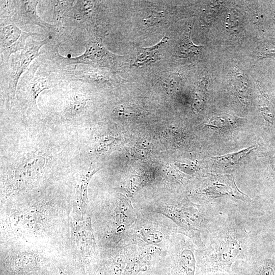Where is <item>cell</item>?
Here are the masks:
<instances>
[{"label": "cell", "mask_w": 275, "mask_h": 275, "mask_svg": "<svg viewBox=\"0 0 275 275\" xmlns=\"http://www.w3.org/2000/svg\"><path fill=\"white\" fill-rule=\"evenodd\" d=\"M135 208L139 211L156 212L164 215L176 225L178 233L189 237L199 250L204 248L201 233L205 216L200 205L183 199L159 200Z\"/></svg>", "instance_id": "obj_1"}, {"label": "cell", "mask_w": 275, "mask_h": 275, "mask_svg": "<svg viewBox=\"0 0 275 275\" xmlns=\"http://www.w3.org/2000/svg\"><path fill=\"white\" fill-rule=\"evenodd\" d=\"M128 231L123 245L153 246L166 250L178 232L176 225L164 215L156 212L139 211Z\"/></svg>", "instance_id": "obj_2"}, {"label": "cell", "mask_w": 275, "mask_h": 275, "mask_svg": "<svg viewBox=\"0 0 275 275\" xmlns=\"http://www.w3.org/2000/svg\"><path fill=\"white\" fill-rule=\"evenodd\" d=\"M242 242L236 230H222L211 239L207 248L200 250L201 263L208 271L228 272L240 256Z\"/></svg>", "instance_id": "obj_3"}, {"label": "cell", "mask_w": 275, "mask_h": 275, "mask_svg": "<svg viewBox=\"0 0 275 275\" xmlns=\"http://www.w3.org/2000/svg\"><path fill=\"white\" fill-rule=\"evenodd\" d=\"M89 39L83 54L76 57L62 56L56 45H50L43 50V57L58 68L75 64H84L101 67L114 68L117 65L118 57L109 51L103 45L98 35L89 34Z\"/></svg>", "instance_id": "obj_4"}, {"label": "cell", "mask_w": 275, "mask_h": 275, "mask_svg": "<svg viewBox=\"0 0 275 275\" xmlns=\"http://www.w3.org/2000/svg\"><path fill=\"white\" fill-rule=\"evenodd\" d=\"M196 245L186 235L177 233L161 257L168 275H195Z\"/></svg>", "instance_id": "obj_5"}, {"label": "cell", "mask_w": 275, "mask_h": 275, "mask_svg": "<svg viewBox=\"0 0 275 275\" xmlns=\"http://www.w3.org/2000/svg\"><path fill=\"white\" fill-rule=\"evenodd\" d=\"M51 39L50 37L40 41L30 39L26 41L24 49L20 52L15 53L11 56L8 69L1 72H5L4 76L7 80V95L9 104L12 105L14 102L16 91L21 76L28 70L35 59L43 54V51H40V49L49 43Z\"/></svg>", "instance_id": "obj_6"}, {"label": "cell", "mask_w": 275, "mask_h": 275, "mask_svg": "<svg viewBox=\"0 0 275 275\" xmlns=\"http://www.w3.org/2000/svg\"><path fill=\"white\" fill-rule=\"evenodd\" d=\"M40 1H1V19H8L15 24L38 25L48 33L59 32L55 24L43 20L37 14V7Z\"/></svg>", "instance_id": "obj_7"}, {"label": "cell", "mask_w": 275, "mask_h": 275, "mask_svg": "<svg viewBox=\"0 0 275 275\" xmlns=\"http://www.w3.org/2000/svg\"><path fill=\"white\" fill-rule=\"evenodd\" d=\"M42 55L35 59L28 70L21 76L17 88L24 91L29 106L37 109L36 99L43 90L54 87L60 82L56 73H37L38 68L44 62Z\"/></svg>", "instance_id": "obj_8"}, {"label": "cell", "mask_w": 275, "mask_h": 275, "mask_svg": "<svg viewBox=\"0 0 275 275\" xmlns=\"http://www.w3.org/2000/svg\"><path fill=\"white\" fill-rule=\"evenodd\" d=\"M0 23L1 71H4L9 67L11 56L24 49L28 38L42 34L23 31L8 19H1Z\"/></svg>", "instance_id": "obj_9"}, {"label": "cell", "mask_w": 275, "mask_h": 275, "mask_svg": "<svg viewBox=\"0 0 275 275\" xmlns=\"http://www.w3.org/2000/svg\"><path fill=\"white\" fill-rule=\"evenodd\" d=\"M195 195L216 198L224 196H231L237 199L245 200L248 196L240 191L236 187L231 176L217 177L211 180L206 187L195 191Z\"/></svg>", "instance_id": "obj_10"}, {"label": "cell", "mask_w": 275, "mask_h": 275, "mask_svg": "<svg viewBox=\"0 0 275 275\" xmlns=\"http://www.w3.org/2000/svg\"><path fill=\"white\" fill-rule=\"evenodd\" d=\"M82 221L75 226L76 239L80 252L87 258L96 253V243L92 226L91 215H82Z\"/></svg>", "instance_id": "obj_11"}, {"label": "cell", "mask_w": 275, "mask_h": 275, "mask_svg": "<svg viewBox=\"0 0 275 275\" xmlns=\"http://www.w3.org/2000/svg\"><path fill=\"white\" fill-rule=\"evenodd\" d=\"M80 88L73 90V93L66 98L63 107L64 116L68 118L80 115L85 109L88 98L80 90Z\"/></svg>", "instance_id": "obj_12"}, {"label": "cell", "mask_w": 275, "mask_h": 275, "mask_svg": "<svg viewBox=\"0 0 275 275\" xmlns=\"http://www.w3.org/2000/svg\"><path fill=\"white\" fill-rule=\"evenodd\" d=\"M100 168H90L84 173L79 178L76 187V199L80 213L85 214L88 203V187L92 176L100 169Z\"/></svg>", "instance_id": "obj_13"}, {"label": "cell", "mask_w": 275, "mask_h": 275, "mask_svg": "<svg viewBox=\"0 0 275 275\" xmlns=\"http://www.w3.org/2000/svg\"><path fill=\"white\" fill-rule=\"evenodd\" d=\"M256 148V146H252L236 152L212 157V159L215 164L220 166H231L237 163Z\"/></svg>", "instance_id": "obj_14"}, {"label": "cell", "mask_w": 275, "mask_h": 275, "mask_svg": "<svg viewBox=\"0 0 275 275\" xmlns=\"http://www.w3.org/2000/svg\"><path fill=\"white\" fill-rule=\"evenodd\" d=\"M235 94L241 101L244 102L248 99L249 83L243 73L239 69L235 70L231 77Z\"/></svg>", "instance_id": "obj_15"}, {"label": "cell", "mask_w": 275, "mask_h": 275, "mask_svg": "<svg viewBox=\"0 0 275 275\" xmlns=\"http://www.w3.org/2000/svg\"><path fill=\"white\" fill-rule=\"evenodd\" d=\"M190 35L191 27L185 33L177 47V53L180 58H185L200 53L202 46L194 44L191 40Z\"/></svg>", "instance_id": "obj_16"}, {"label": "cell", "mask_w": 275, "mask_h": 275, "mask_svg": "<svg viewBox=\"0 0 275 275\" xmlns=\"http://www.w3.org/2000/svg\"><path fill=\"white\" fill-rule=\"evenodd\" d=\"M76 1H51L53 6V18L55 24L62 26L64 15L73 7Z\"/></svg>", "instance_id": "obj_17"}, {"label": "cell", "mask_w": 275, "mask_h": 275, "mask_svg": "<svg viewBox=\"0 0 275 275\" xmlns=\"http://www.w3.org/2000/svg\"><path fill=\"white\" fill-rule=\"evenodd\" d=\"M240 119L228 114H221L211 118L206 126L215 129L227 128L236 124Z\"/></svg>", "instance_id": "obj_18"}, {"label": "cell", "mask_w": 275, "mask_h": 275, "mask_svg": "<svg viewBox=\"0 0 275 275\" xmlns=\"http://www.w3.org/2000/svg\"><path fill=\"white\" fill-rule=\"evenodd\" d=\"M259 109L265 120L272 124L275 114L274 108L271 101L263 93L260 97Z\"/></svg>", "instance_id": "obj_19"}, {"label": "cell", "mask_w": 275, "mask_h": 275, "mask_svg": "<svg viewBox=\"0 0 275 275\" xmlns=\"http://www.w3.org/2000/svg\"><path fill=\"white\" fill-rule=\"evenodd\" d=\"M207 82V78L203 79L198 86L193 102V107L195 110L199 111L204 105Z\"/></svg>", "instance_id": "obj_20"}, {"label": "cell", "mask_w": 275, "mask_h": 275, "mask_svg": "<svg viewBox=\"0 0 275 275\" xmlns=\"http://www.w3.org/2000/svg\"><path fill=\"white\" fill-rule=\"evenodd\" d=\"M113 114L118 117H131L138 116L139 112L132 108L119 105L114 108Z\"/></svg>", "instance_id": "obj_21"}, {"label": "cell", "mask_w": 275, "mask_h": 275, "mask_svg": "<svg viewBox=\"0 0 275 275\" xmlns=\"http://www.w3.org/2000/svg\"><path fill=\"white\" fill-rule=\"evenodd\" d=\"M256 275H275V272L273 267L267 264L261 266Z\"/></svg>", "instance_id": "obj_22"}, {"label": "cell", "mask_w": 275, "mask_h": 275, "mask_svg": "<svg viewBox=\"0 0 275 275\" xmlns=\"http://www.w3.org/2000/svg\"><path fill=\"white\" fill-rule=\"evenodd\" d=\"M60 274H61V275H67V274H65V273H64L63 271H62L61 270Z\"/></svg>", "instance_id": "obj_23"}]
</instances>
